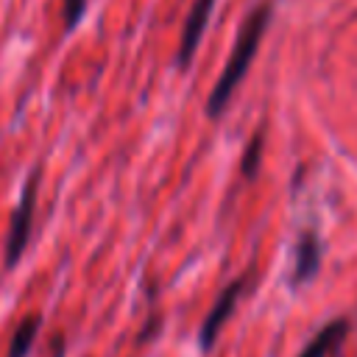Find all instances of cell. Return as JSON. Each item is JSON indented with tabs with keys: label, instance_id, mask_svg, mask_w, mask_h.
Masks as SVG:
<instances>
[{
	"label": "cell",
	"instance_id": "cell-9",
	"mask_svg": "<svg viewBox=\"0 0 357 357\" xmlns=\"http://www.w3.org/2000/svg\"><path fill=\"white\" fill-rule=\"evenodd\" d=\"M86 11V0H64V28L73 31Z\"/></svg>",
	"mask_w": 357,
	"mask_h": 357
},
{
	"label": "cell",
	"instance_id": "cell-1",
	"mask_svg": "<svg viewBox=\"0 0 357 357\" xmlns=\"http://www.w3.org/2000/svg\"><path fill=\"white\" fill-rule=\"evenodd\" d=\"M271 14H273L271 0L268 3H259L257 8L248 11V17H245V22H243V28L237 33V42L231 47V56H229L226 67L220 70V75H218V81H215V86L209 92V100H206V114L209 117H218L229 106L234 89L245 78V73H248V67H251V61L257 56V47L262 42L265 31H268Z\"/></svg>",
	"mask_w": 357,
	"mask_h": 357
},
{
	"label": "cell",
	"instance_id": "cell-6",
	"mask_svg": "<svg viewBox=\"0 0 357 357\" xmlns=\"http://www.w3.org/2000/svg\"><path fill=\"white\" fill-rule=\"evenodd\" d=\"M346 335H349V324H346L343 318L329 321V324L307 343V349H304L298 357H335V354L340 351Z\"/></svg>",
	"mask_w": 357,
	"mask_h": 357
},
{
	"label": "cell",
	"instance_id": "cell-7",
	"mask_svg": "<svg viewBox=\"0 0 357 357\" xmlns=\"http://www.w3.org/2000/svg\"><path fill=\"white\" fill-rule=\"evenodd\" d=\"M39 324H42L39 315H28V318H22V324H20V326L14 329V335H11L8 357H28V351H31L36 335H39Z\"/></svg>",
	"mask_w": 357,
	"mask_h": 357
},
{
	"label": "cell",
	"instance_id": "cell-2",
	"mask_svg": "<svg viewBox=\"0 0 357 357\" xmlns=\"http://www.w3.org/2000/svg\"><path fill=\"white\" fill-rule=\"evenodd\" d=\"M36 187H39V170H33L22 187V195L11 212V226L6 237V268H14L31 240V226H33V209H36Z\"/></svg>",
	"mask_w": 357,
	"mask_h": 357
},
{
	"label": "cell",
	"instance_id": "cell-3",
	"mask_svg": "<svg viewBox=\"0 0 357 357\" xmlns=\"http://www.w3.org/2000/svg\"><path fill=\"white\" fill-rule=\"evenodd\" d=\"M245 282H248L245 273L237 276V279H234L231 284H226L223 293L215 298V304H212V310L206 312V318H204V324H201V332H198V343H201L204 351H209V349L215 346V337L220 335L223 324L231 318V312H234V307H237V301H240V293L245 290Z\"/></svg>",
	"mask_w": 357,
	"mask_h": 357
},
{
	"label": "cell",
	"instance_id": "cell-4",
	"mask_svg": "<svg viewBox=\"0 0 357 357\" xmlns=\"http://www.w3.org/2000/svg\"><path fill=\"white\" fill-rule=\"evenodd\" d=\"M212 6L215 0H195L192 8L187 11V20H184V28H181V39H178V50H176V64L178 67H187L201 45V36L209 25V17H212Z\"/></svg>",
	"mask_w": 357,
	"mask_h": 357
},
{
	"label": "cell",
	"instance_id": "cell-8",
	"mask_svg": "<svg viewBox=\"0 0 357 357\" xmlns=\"http://www.w3.org/2000/svg\"><path fill=\"white\" fill-rule=\"evenodd\" d=\"M259 159H262V131H257L251 137V142L245 145V153H243V176L245 178H254V173L259 167Z\"/></svg>",
	"mask_w": 357,
	"mask_h": 357
},
{
	"label": "cell",
	"instance_id": "cell-5",
	"mask_svg": "<svg viewBox=\"0 0 357 357\" xmlns=\"http://www.w3.org/2000/svg\"><path fill=\"white\" fill-rule=\"evenodd\" d=\"M293 282L296 284H304L310 279H315L318 273V265H321V240L315 231H304L298 240H296V248H293Z\"/></svg>",
	"mask_w": 357,
	"mask_h": 357
}]
</instances>
